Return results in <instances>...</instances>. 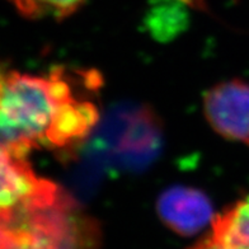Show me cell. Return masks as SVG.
Instances as JSON below:
<instances>
[{"mask_svg": "<svg viewBox=\"0 0 249 249\" xmlns=\"http://www.w3.org/2000/svg\"><path fill=\"white\" fill-rule=\"evenodd\" d=\"M99 86L97 72L64 66L47 75L0 74V144L24 154L76 148L101 121L93 101Z\"/></svg>", "mask_w": 249, "mask_h": 249, "instance_id": "6da1fadb", "label": "cell"}, {"mask_svg": "<svg viewBox=\"0 0 249 249\" xmlns=\"http://www.w3.org/2000/svg\"><path fill=\"white\" fill-rule=\"evenodd\" d=\"M0 249H101V234L60 191L0 213Z\"/></svg>", "mask_w": 249, "mask_h": 249, "instance_id": "7a4b0ae2", "label": "cell"}, {"mask_svg": "<svg viewBox=\"0 0 249 249\" xmlns=\"http://www.w3.org/2000/svg\"><path fill=\"white\" fill-rule=\"evenodd\" d=\"M89 155L94 164L118 171H141L161 149V124L150 108L140 105L113 107L93 131Z\"/></svg>", "mask_w": 249, "mask_h": 249, "instance_id": "3957f363", "label": "cell"}, {"mask_svg": "<svg viewBox=\"0 0 249 249\" xmlns=\"http://www.w3.org/2000/svg\"><path fill=\"white\" fill-rule=\"evenodd\" d=\"M203 112L217 134L249 146V83L233 79L213 87L203 95Z\"/></svg>", "mask_w": 249, "mask_h": 249, "instance_id": "277c9868", "label": "cell"}, {"mask_svg": "<svg viewBox=\"0 0 249 249\" xmlns=\"http://www.w3.org/2000/svg\"><path fill=\"white\" fill-rule=\"evenodd\" d=\"M27 155L0 144V213L61 191L51 180L37 176Z\"/></svg>", "mask_w": 249, "mask_h": 249, "instance_id": "5b68a950", "label": "cell"}, {"mask_svg": "<svg viewBox=\"0 0 249 249\" xmlns=\"http://www.w3.org/2000/svg\"><path fill=\"white\" fill-rule=\"evenodd\" d=\"M157 211L164 225L183 236L196 235L215 219L210 198L202 191L187 186L164 191L158 198Z\"/></svg>", "mask_w": 249, "mask_h": 249, "instance_id": "8992f818", "label": "cell"}, {"mask_svg": "<svg viewBox=\"0 0 249 249\" xmlns=\"http://www.w3.org/2000/svg\"><path fill=\"white\" fill-rule=\"evenodd\" d=\"M210 236L230 249H249V195L215 216Z\"/></svg>", "mask_w": 249, "mask_h": 249, "instance_id": "52a82bcc", "label": "cell"}, {"mask_svg": "<svg viewBox=\"0 0 249 249\" xmlns=\"http://www.w3.org/2000/svg\"><path fill=\"white\" fill-rule=\"evenodd\" d=\"M153 7L146 19V24L153 35L159 39L173 38L183 30L187 23V5L176 0H160Z\"/></svg>", "mask_w": 249, "mask_h": 249, "instance_id": "ba28073f", "label": "cell"}, {"mask_svg": "<svg viewBox=\"0 0 249 249\" xmlns=\"http://www.w3.org/2000/svg\"><path fill=\"white\" fill-rule=\"evenodd\" d=\"M20 14L27 18L62 19L80 8L86 0H9Z\"/></svg>", "mask_w": 249, "mask_h": 249, "instance_id": "9c48e42d", "label": "cell"}, {"mask_svg": "<svg viewBox=\"0 0 249 249\" xmlns=\"http://www.w3.org/2000/svg\"><path fill=\"white\" fill-rule=\"evenodd\" d=\"M190 249H230V248L223 246V244H220V243H217L216 240H213L211 236H209V238L201 240L200 243H197L196 246L192 247V248Z\"/></svg>", "mask_w": 249, "mask_h": 249, "instance_id": "30bf717a", "label": "cell"}, {"mask_svg": "<svg viewBox=\"0 0 249 249\" xmlns=\"http://www.w3.org/2000/svg\"><path fill=\"white\" fill-rule=\"evenodd\" d=\"M176 1H180V3L186 4L188 8L197 10H205L206 9V3L205 0H176Z\"/></svg>", "mask_w": 249, "mask_h": 249, "instance_id": "8fae6325", "label": "cell"}]
</instances>
